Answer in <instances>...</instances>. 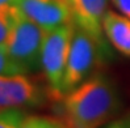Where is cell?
I'll return each instance as SVG.
<instances>
[{"label": "cell", "mask_w": 130, "mask_h": 128, "mask_svg": "<svg viewBox=\"0 0 130 128\" xmlns=\"http://www.w3.org/2000/svg\"><path fill=\"white\" fill-rule=\"evenodd\" d=\"M49 95V88H43L26 73L12 76L0 74V111L8 109L40 107L46 103Z\"/></svg>", "instance_id": "cell-5"}, {"label": "cell", "mask_w": 130, "mask_h": 128, "mask_svg": "<svg viewBox=\"0 0 130 128\" xmlns=\"http://www.w3.org/2000/svg\"><path fill=\"white\" fill-rule=\"evenodd\" d=\"M20 128H66V124L54 118L32 115L24 119Z\"/></svg>", "instance_id": "cell-10"}, {"label": "cell", "mask_w": 130, "mask_h": 128, "mask_svg": "<svg viewBox=\"0 0 130 128\" xmlns=\"http://www.w3.org/2000/svg\"><path fill=\"white\" fill-rule=\"evenodd\" d=\"M62 101L67 128H101L121 109L116 84L103 73L92 74Z\"/></svg>", "instance_id": "cell-1"}, {"label": "cell", "mask_w": 130, "mask_h": 128, "mask_svg": "<svg viewBox=\"0 0 130 128\" xmlns=\"http://www.w3.org/2000/svg\"><path fill=\"white\" fill-rule=\"evenodd\" d=\"M113 5L127 18H130V0H112Z\"/></svg>", "instance_id": "cell-13"}, {"label": "cell", "mask_w": 130, "mask_h": 128, "mask_svg": "<svg viewBox=\"0 0 130 128\" xmlns=\"http://www.w3.org/2000/svg\"><path fill=\"white\" fill-rule=\"evenodd\" d=\"M66 128H67V127H66Z\"/></svg>", "instance_id": "cell-17"}, {"label": "cell", "mask_w": 130, "mask_h": 128, "mask_svg": "<svg viewBox=\"0 0 130 128\" xmlns=\"http://www.w3.org/2000/svg\"><path fill=\"white\" fill-rule=\"evenodd\" d=\"M16 2L17 0H0V7L7 5V4H14L16 5Z\"/></svg>", "instance_id": "cell-15"}, {"label": "cell", "mask_w": 130, "mask_h": 128, "mask_svg": "<svg viewBox=\"0 0 130 128\" xmlns=\"http://www.w3.org/2000/svg\"><path fill=\"white\" fill-rule=\"evenodd\" d=\"M24 73L19 65H16L11 58L8 56L4 46H0V74L4 76H12V74H21Z\"/></svg>", "instance_id": "cell-12"}, {"label": "cell", "mask_w": 130, "mask_h": 128, "mask_svg": "<svg viewBox=\"0 0 130 128\" xmlns=\"http://www.w3.org/2000/svg\"><path fill=\"white\" fill-rule=\"evenodd\" d=\"M16 5L26 18L47 32L74 21L70 7L60 0H17Z\"/></svg>", "instance_id": "cell-6"}, {"label": "cell", "mask_w": 130, "mask_h": 128, "mask_svg": "<svg viewBox=\"0 0 130 128\" xmlns=\"http://www.w3.org/2000/svg\"><path fill=\"white\" fill-rule=\"evenodd\" d=\"M75 22H68L47 32L41 55V68L47 81L50 95L57 101L63 99V80L67 68Z\"/></svg>", "instance_id": "cell-3"}, {"label": "cell", "mask_w": 130, "mask_h": 128, "mask_svg": "<svg viewBox=\"0 0 130 128\" xmlns=\"http://www.w3.org/2000/svg\"><path fill=\"white\" fill-rule=\"evenodd\" d=\"M106 55H109L108 44H101L86 30L75 25L63 80V94L70 93L95 74L97 67L105 62Z\"/></svg>", "instance_id": "cell-2"}, {"label": "cell", "mask_w": 130, "mask_h": 128, "mask_svg": "<svg viewBox=\"0 0 130 128\" xmlns=\"http://www.w3.org/2000/svg\"><path fill=\"white\" fill-rule=\"evenodd\" d=\"M104 128H130V114L117 120H113L112 123H109Z\"/></svg>", "instance_id": "cell-14"}, {"label": "cell", "mask_w": 130, "mask_h": 128, "mask_svg": "<svg viewBox=\"0 0 130 128\" xmlns=\"http://www.w3.org/2000/svg\"><path fill=\"white\" fill-rule=\"evenodd\" d=\"M46 34L47 30L24 14L11 32L4 47L11 60L24 73H34L41 69V55Z\"/></svg>", "instance_id": "cell-4"}, {"label": "cell", "mask_w": 130, "mask_h": 128, "mask_svg": "<svg viewBox=\"0 0 130 128\" xmlns=\"http://www.w3.org/2000/svg\"><path fill=\"white\" fill-rule=\"evenodd\" d=\"M60 2H63L66 5H68V7H70V0H60Z\"/></svg>", "instance_id": "cell-16"}, {"label": "cell", "mask_w": 130, "mask_h": 128, "mask_svg": "<svg viewBox=\"0 0 130 128\" xmlns=\"http://www.w3.org/2000/svg\"><path fill=\"white\" fill-rule=\"evenodd\" d=\"M22 16L19 7L14 4H7L0 7V46H4L14 25Z\"/></svg>", "instance_id": "cell-9"}, {"label": "cell", "mask_w": 130, "mask_h": 128, "mask_svg": "<svg viewBox=\"0 0 130 128\" xmlns=\"http://www.w3.org/2000/svg\"><path fill=\"white\" fill-rule=\"evenodd\" d=\"M103 29L112 46L124 56L130 58V18L106 11L103 20Z\"/></svg>", "instance_id": "cell-8"}, {"label": "cell", "mask_w": 130, "mask_h": 128, "mask_svg": "<svg viewBox=\"0 0 130 128\" xmlns=\"http://www.w3.org/2000/svg\"><path fill=\"white\" fill-rule=\"evenodd\" d=\"M25 118V112L21 109L2 110L0 111V128H20Z\"/></svg>", "instance_id": "cell-11"}, {"label": "cell", "mask_w": 130, "mask_h": 128, "mask_svg": "<svg viewBox=\"0 0 130 128\" xmlns=\"http://www.w3.org/2000/svg\"><path fill=\"white\" fill-rule=\"evenodd\" d=\"M109 0H70V9L76 26L86 30L101 44L104 39L103 20Z\"/></svg>", "instance_id": "cell-7"}]
</instances>
